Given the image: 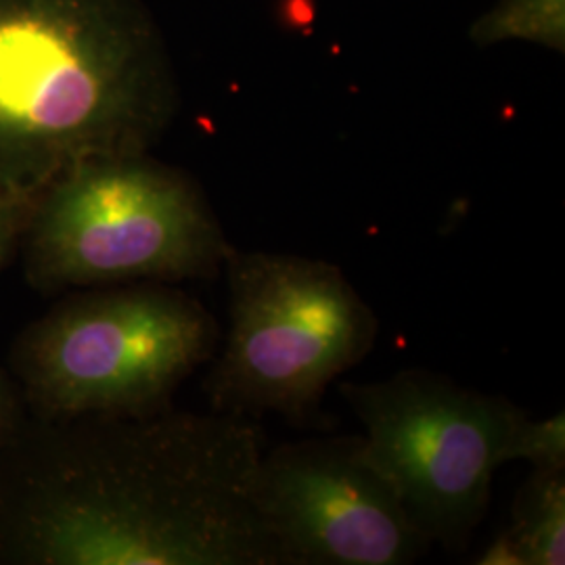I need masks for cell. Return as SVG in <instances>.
Wrapping results in <instances>:
<instances>
[{
    "instance_id": "6da1fadb",
    "label": "cell",
    "mask_w": 565,
    "mask_h": 565,
    "mask_svg": "<svg viewBox=\"0 0 565 565\" xmlns=\"http://www.w3.org/2000/svg\"><path fill=\"white\" fill-rule=\"evenodd\" d=\"M263 452L228 413L25 408L0 446V565H279L252 503Z\"/></svg>"
},
{
    "instance_id": "7a4b0ae2",
    "label": "cell",
    "mask_w": 565,
    "mask_h": 565,
    "mask_svg": "<svg viewBox=\"0 0 565 565\" xmlns=\"http://www.w3.org/2000/svg\"><path fill=\"white\" fill-rule=\"evenodd\" d=\"M179 109L141 0H0V189L34 200L72 166L149 153Z\"/></svg>"
},
{
    "instance_id": "3957f363",
    "label": "cell",
    "mask_w": 565,
    "mask_h": 565,
    "mask_svg": "<svg viewBox=\"0 0 565 565\" xmlns=\"http://www.w3.org/2000/svg\"><path fill=\"white\" fill-rule=\"evenodd\" d=\"M20 243L25 281L53 296L216 279L231 242L198 182L132 153L84 160L44 186Z\"/></svg>"
},
{
    "instance_id": "277c9868",
    "label": "cell",
    "mask_w": 565,
    "mask_h": 565,
    "mask_svg": "<svg viewBox=\"0 0 565 565\" xmlns=\"http://www.w3.org/2000/svg\"><path fill=\"white\" fill-rule=\"evenodd\" d=\"M228 329L203 380L216 413L294 425L319 417L329 385L375 348L380 319L338 264L242 249L228 243L223 273Z\"/></svg>"
},
{
    "instance_id": "5b68a950",
    "label": "cell",
    "mask_w": 565,
    "mask_h": 565,
    "mask_svg": "<svg viewBox=\"0 0 565 565\" xmlns=\"http://www.w3.org/2000/svg\"><path fill=\"white\" fill-rule=\"evenodd\" d=\"M218 343L214 315L174 282L105 285L28 324L9 373L34 415L147 413L170 406Z\"/></svg>"
},
{
    "instance_id": "8992f818",
    "label": "cell",
    "mask_w": 565,
    "mask_h": 565,
    "mask_svg": "<svg viewBox=\"0 0 565 565\" xmlns=\"http://www.w3.org/2000/svg\"><path fill=\"white\" fill-rule=\"evenodd\" d=\"M340 394L363 424L364 457L429 543L465 551L484 522L509 443L530 413L427 369L342 382Z\"/></svg>"
},
{
    "instance_id": "52a82bcc",
    "label": "cell",
    "mask_w": 565,
    "mask_h": 565,
    "mask_svg": "<svg viewBox=\"0 0 565 565\" xmlns=\"http://www.w3.org/2000/svg\"><path fill=\"white\" fill-rule=\"evenodd\" d=\"M252 503L279 565H411L431 551L363 436H315L264 450Z\"/></svg>"
},
{
    "instance_id": "ba28073f",
    "label": "cell",
    "mask_w": 565,
    "mask_h": 565,
    "mask_svg": "<svg viewBox=\"0 0 565 565\" xmlns=\"http://www.w3.org/2000/svg\"><path fill=\"white\" fill-rule=\"evenodd\" d=\"M505 530L524 565L565 564V469H532Z\"/></svg>"
},
{
    "instance_id": "9c48e42d",
    "label": "cell",
    "mask_w": 565,
    "mask_h": 565,
    "mask_svg": "<svg viewBox=\"0 0 565 565\" xmlns=\"http://www.w3.org/2000/svg\"><path fill=\"white\" fill-rule=\"evenodd\" d=\"M478 44L525 41L564 51L565 0H501L473 25Z\"/></svg>"
},
{
    "instance_id": "30bf717a",
    "label": "cell",
    "mask_w": 565,
    "mask_h": 565,
    "mask_svg": "<svg viewBox=\"0 0 565 565\" xmlns=\"http://www.w3.org/2000/svg\"><path fill=\"white\" fill-rule=\"evenodd\" d=\"M511 461H525L532 469H565L564 411L539 422L527 415L509 443L507 463Z\"/></svg>"
},
{
    "instance_id": "8fae6325",
    "label": "cell",
    "mask_w": 565,
    "mask_h": 565,
    "mask_svg": "<svg viewBox=\"0 0 565 565\" xmlns=\"http://www.w3.org/2000/svg\"><path fill=\"white\" fill-rule=\"evenodd\" d=\"M34 200L0 189V268L21 242Z\"/></svg>"
},
{
    "instance_id": "7c38bea8",
    "label": "cell",
    "mask_w": 565,
    "mask_h": 565,
    "mask_svg": "<svg viewBox=\"0 0 565 565\" xmlns=\"http://www.w3.org/2000/svg\"><path fill=\"white\" fill-rule=\"evenodd\" d=\"M23 413L25 404L21 398L20 387L9 371L0 369V446L7 443L15 425L20 424Z\"/></svg>"
},
{
    "instance_id": "4fadbf2b",
    "label": "cell",
    "mask_w": 565,
    "mask_h": 565,
    "mask_svg": "<svg viewBox=\"0 0 565 565\" xmlns=\"http://www.w3.org/2000/svg\"><path fill=\"white\" fill-rule=\"evenodd\" d=\"M476 564L482 565H524V559L520 555V548L511 534L503 530L494 536V541L486 546L482 555L476 559Z\"/></svg>"
}]
</instances>
